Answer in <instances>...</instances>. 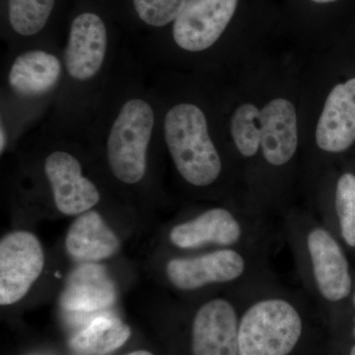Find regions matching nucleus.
<instances>
[{
    "label": "nucleus",
    "instance_id": "1",
    "mask_svg": "<svg viewBox=\"0 0 355 355\" xmlns=\"http://www.w3.org/2000/svg\"><path fill=\"white\" fill-rule=\"evenodd\" d=\"M323 317L304 291L279 277L248 291L241 311L238 355H309Z\"/></svg>",
    "mask_w": 355,
    "mask_h": 355
},
{
    "label": "nucleus",
    "instance_id": "2",
    "mask_svg": "<svg viewBox=\"0 0 355 355\" xmlns=\"http://www.w3.org/2000/svg\"><path fill=\"white\" fill-rule=\"evenodd\" d=\"M280 226L303 291L331 323L347 304L354 286L345 247L319 217L307 210L287 209Z\"/></svg>",
    "mask_w": 355,
    "mask_h": 355
},
{
    "label": "nucleus",
    "instance_id": "3",
    "mask_svg": "<svg viewBox=\"0 0 355 355\" xmlns=\"http://www.w3.org/2000/svg\"><path fill=\"white\" fill-rule=\"evenodd\" d=\"M275 251L270 248H226L177 257L168 261L166 275L180 291L220 286L238 291L277 277L270 263Z\"/></svg>",
    "mask_w": 355,
    "mask_h": 355
},
{
    "label": "nucleus",
    "instance_id": "4",
    "mask_svg": "<svg viewBox=\"0 0 355 355\" xmlns=\"http://www.w3.org/2000/svg\"><path fill=\"white\" fill-rule=\"evenodd\" d=\"M282 238L280 220L247 207H216L178 222L169 232L173 246L184 251L205 248H270Z\"/></svg>",
    "mask_w": 355,
    "mask_h": 355
},
{
    "label": "nucleus",
    "instance_id": "5",
    "mask_svg": "<svg viewBox=\"0 0 355 355\" xmlns=\"http://www.w3.org/2000/svg\"><path fill=\"white\" fill-rule=\"evenodd\" d=\"M168 150L180 176L195 188H209L220 179L223 162L210 139L202 110L191 103L175 105L164 120Z\"/></svg>",
    "mask_w": 355,
    "mask_h": 355
},
{
    "label": "nucleus",
    "instance_id": "6",
    "mask_svg": "<svg viewBox=\"0 0 355 355\" xmlns=\"http://www.w3.org/2000/svg\"><path fill=\"white\" fill-rule=\"evenodd\" d=\"M153 128V109L146 100L135 98L121 107L110 130L107 156L114 177L123 183L133 184L144 179Z\"/></svg>",
    "mask_w": 355,
    "mask_h": 355
},
{
    "label": "nucleus",
    "instance_id": "7",
    "mask_svg": "<svg viewBox=\"0 0 355 355\" xmlns=\"http://www.w3.org/2000/svg\"><path fill=\"white\" fill-rule=\"evenodd\" d=\"M253 286L228 291L198 306L191 318V355H238L240 317Z\"/></svg>",
    "mask_w": 355,
    "mask_h": 355
},
{
    "label": "nucleus",
    "instance_id": "8",
    "mask_svg": "<svg viewBox=\"0 0 355 355\" xmlns=\"http://www.w3.org/2000/svg\"><path fill=\"white\" fill-rule=\"evenodd\" d=\"M44 266L38 238L27 231H15L0 242V304L21 300L39 279Z\"/></svg>",
    "mask_w": 355,
    "mask_h": 355
},
{
    "label": "nucleus",
    "instance_id": "9",
    "mask_svg": "<svg viewBox=\"0 0 355 355\" xmlns=\"http://www.w3.org/2000/svg\"><path fill=\"white\" fill-rule=\"evenodd\" d=\"M261 113V159L270 176H282L291 169L297 153L299 139L295 106L284 98H275ZM265 174V173H263Z\"/></svg>",
    "mask_w": 355,
    "mask_h": 355
},
{
    "label": "nucleus",
    "instance_id": "10",
    "mask_svg": "<svg viewBox=\"0 0 355 355\" xmlns=\"http://www.w3.org/2000/svg\"><path fill=\"white\" fill-rule=\"evenodd\" d=\"M239 0H187L173 26L180 48L198 53L214 46L225 31Z\"/></svg>",
    "mask_w": 355,
    "mask_h": 355
},
{
    "label": "nucleus",
    "instance_id": "11",
    "mask_svg": "<svg viewBox=\"0 0 355 355\" xmlns=\"http://www.w3.org/2000/svg\"><path fill=\"white\" fill-rule=\"evenodd\" d=\"M44 172L55 205L65 216H80L99 202V191L83 176L80 163L71 154L64 151L51 153L44 162Z\"/></svg>",
    "mask_w": 355,
    "mask_h": 355
},
{
    "label": "nucleus",
    "instance_id": "12",
    "mask_svg": "<svg viewBox=\"0 0 355 355\" xmlns=\"http://www.w3.org/2000/svg\"><path fill=\"white\" fill-rule=\"evenodd\" d=\"M316 146L321 153H345L355 142V78L331 89L318 121Z\"/></svg>",
    "mask_w": 355,
    "mask_h": 355
},
{
    "label": "nucleus",
    "instance_id": "13",
    "mask_svg": "<svg viewBox=\"0 0 355 355\" xmlns=\"http://www.w3.org/2000/svg\"><path fill=\"white\" fill-rule=\"evenodd\" d=\"M107 29L99 16L83 13L70 27L64 60L72 78L86 81L101 69L106 57Z\"/></svg>",
    "mask_w": 355,
    "mask_h": 355
},
{
    "label": "nucleus",
    "instance_id": "14",
    "mask_svg": "<svg viewBox=\"0 0 355 355\" xmlns=\"http://www.w3.org/2000/svg\"><path fill=\"white\" fill-rule=\"evenodd\" d=\"M318 217L343 247L355 251V174L345 172L335 180L330 193L320 191Z\"/></svg>",
    "mask_w": 355,
    "mask_h": 355
},
{
    "label": "nucleus",
    "instance_id": "15",
    "mask_svg": "<svg viewBox=\"0 0 355 355\" xmlns=\"http://www.w3.org/2000/svg\"><path fill=\"white\" fill-rule=\"evenodd\" d=\"M116 297V286L106 270L88 263L70 275L60 304L67 310L91 312L109 307Z\"/></svg>",
    "mask_w": 355,
    "mask_h": 355
},
{
    "label": "nucleus",
    "instance_id": "16",
    "mask_svg": "<svg viewBox=\"0 0 355 355\" xmlns=\"http://www.w3.org/2000/svg\"><path fill=\"white\" fill-rule=\"evenodd\" d=\"M65 247L77 261H97L116 254L121 243L99 214L86 211L70 225Z\"/></svg>",
    "mask_w": 355,
    "mask_h": 355
},
{
    "label": "nucleus",
    "instance_id": "17",
    "mask_svg": "<svg viewBox=\"0 0 355 355\" xmlns=\"http://www.w3.org/2000/svg\"><path fill=\"white\" fill-rule=\"evenodd\" d=\"M62 76V64L53 53L26 51L14 60L9 72L11 88L23 97H37L50 92Z\"/></svg>",
    "mask_w": 355,
    "mask_h": 355
},
{
    "label": "nucleus",
    "instance_id": "18",
    "mask_svg": "<svg viewBox=\"0 0 355 355\" xmlns=\"http://www.w3.org/2000/svg\"><path fill=\"white\" fill-rule=\"evenodd\" d=\"M132 330L127 324L114 318L101 317L70 340V347L80 355H104L127 343Z\"/></svg>",
    "mask_w": 355,
    "mask_h": 355
},
{
    "label": "nucleus",
    "instance_id": "19",
    "mask_svg": "<svg viewBox=\"0 0 355 355\" xmlns=\"http://www.w3.org/2000/svg\"><path fill=\"white\" fill-rule=\"evenodd\" d=\"M231 137L236 150L245 160H254L261 153V113L252 103H244L231 118Z\"/></svg>",
    "mask_w": 355,
    "mask_h": 355
},
{
    "label": "nucleus",
    "instance_id": "20",
    "mask_svg": "<svg viewBox=\"0 0 355 355\" xmlns=\"http://www.w3.org/2000/svg\"><path fill=\"white\" fill-rule=\"evenodd\" d=\"M55 0H9V20L14 31L33 36L48 22Z\"/></svg>",
    "mask_w": 355,
    "mask_h": 355
},
{
    "label": "nucleus",
    "instance_id": "21",
    "mask_svg": "<svg viewBox=\"0 0 355 355\" xmlns=\"http://www.w3.org/2000/svg\"><path fill=\"white\" fill-rule=\"evenodd\" d=\"M187 0H133L140 19L147 25L163 27L177 19Z\"/></svg>",
    "mask_w": 355,
    "mask_h": 355
},
{
    "label": "nucleus",
    "instance_id": "22",
    "mask_svg": "<svg viewBox=\"0 0 355 355\" xmlns=\"http://www.w3.org/2000/svg\"><path fill=\"white\" fill-rule=\"evenodd\" d=\"M347 302H349L350 307H352V338H354L355 340V284L354 286V289H352V294H350V297L349 299V301H347Z\"/></svg>",
    "mask_w": 355,
    "mask_h": 355
},
{
    "label": "nucleus",
    "instance_id": "23",
    "mask_svg": "<svg viewBox=\"0 0 355 355\" xmlns=\"http://www.w3.org/2000/svg\"><path fill=\"white\" fill-rule=\"evenodd\" d=\"M6 142V132L4 130L3 125H1V130H0V153H3Z\"/></svg>",
    "mask_w": 355,
    "mask_h": 355
},
{
    "label": "nucleus",
    "instance_id": "24",
    "mask_svg": "<svg viewBox=\"0 0 355 355\" xmlns=\"http://www.w3.org/2000/svg\"><path fill=\"white\" fill-rule=\"evenodd\" d=\"M128 355H154L151 354V352H146V350H137V352H133L132 354Z\"/></svg>",
    "mask_w": 355,
    "mask_h": 355
},
{
    "label": "nucleus",
    "instance_id": "25",
    "mask_svg": "<svg viewBox=\"0 0 355 355\" xmlns=\"http://www.w3.org/2000/svg\"><path fill=\"white\" fill-rule=\"evenodd\" d=\"M316 3H330V2L336 1V0H312Z\"/></svg>",
    "mask_w": 355,
    "mask_h": 355
},
{
    "label": "nucleus",
    "instance_id": "26",
    "mask_svg": "<svg viewBox=\"0 0 355 355\" xmlns=\"http://www.w3.org/2000/svg\"><path fill=\"white\" fill-rule=\"evenodd\" d=\"M349 355H355V343L350 347Z\"/></svg>",
    "mask_w": 355,
    "mask_h": 355
}]
</instances>
